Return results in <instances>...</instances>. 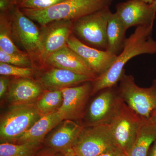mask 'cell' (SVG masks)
Instances as JSON below:
<instances>
[{
	"label": "cell",
	"mask_w": 156,
	"mask_h": 156,
	"mask_svg": "<svg viewBox=\"0 0 156 156\" xmlns=\"http://www.w3.org/2000/svg\"><path fill=\"white\" fill-rule=\"evenodd\" d=\"M153 29L151 26L136 27L126 39L122 51L117 56L110 67L92 81L91 95L117 86L125 73L124 67L131 58L142 54H156V41L152 37Z\"/></svg>",
	"instance_id": "6da1fadb"
},
{
	"label": "cell",
	"mask_w": 156,
	"mask_h": 156,
	"mask_svg": "<svg viewBox=\"0 0 156 156\" xmlns=\"http://www.w3.org/2000/svg\"><path fill=\"white\" fill-rule=\"evenodd\" d=\"M112 2V0H66L48 9H20L30 19L43 26L56 20L74 21L109 8Z\"/></svg>",
	"instance_id": "7a4b0ae2"
},
{
	"label": "cell",
	"mask_w": 156,
	"mask_h": 156,
	"mask_svg": "<svg viewBox=\"0 0 156 156\" xmlns=\"http://www.w3.org/2000/svg\"><path fill=\"white\" fill-rule=\"evenodd\" d=\"M118 89L125 103L144 119L149 120L156 110V79L149 87L142 88L136 85L133 76L125 73Z\"/></svg>",
	"instance_id": "3957f363"
},
{
	"label": "cell",
	"mask_w": 156,
	"mask_h": 156,
	"mask_svg": "<svg viewBox=\"0 0 156 156\" xmlns=\"http://www.w3.org/2000/svg\"><path fill=\"white\" fill-rule=\"evenodd\" d=\"M43 116L36 105L32 104L13 105L1 118V140L15 141Z\"/></svg>",
	"instance_id": "277c9868"
},
{
	"label": "cell",
	"mask_w": 156,
	"mask_h": 156,
	"mask_svg": "<svg viewBox=\"0 0 156 156\" xmlns=\"http://www.w3.org/2000/svg\"><path fill=\"white\" fill-rule=\"evenodd\" d=\"M112 13L107 8L76 20L73 23V34L86 44L106 50L107 30Z\"/></svg>",
	"instance_id": "5b68a950"
},
{
	"label": "cell",
	"mask_w": 156,
	"mask_h": 156,
	"mask_svg": "<svg viewBox=\"0 0 156 156\" xmlns=\"http://www.w3.org/2000/svg\"><path fill=\"white\" fill-rule=\"evenodd\" d=\"M96 94L84 115L86 123L83 127L109 125L124 102L118 91V85L102 89Z\"/></svg>",
	"instance_id": "8992f818"
},
{
	"label": "cell",
	"mask_w": 156,
	"mask_h": 156,
	"mask_svg": "<svg viewBox=\"0 0 156 156\" xmlns=\"http://www.w3.org/2000/svg\"><path fill=\"white\" fill-rule=\"evenodd\" d=\"M146 120L123 102L119 111L109 124L115 145L127 155L140 129Z\"/></svg>",
	"instance_id": "52a82bcc"
},
{
	"label": "cell",
	"mask_w": 156,
	"mask_h": 156,
	"mask_svg": "<svg viewBox=\"0 0 156 156\" xmlns=\"http://www.w3.org/2000/svg\"><path fill=\"white\" fill-rule=\"evenodd\" d=\"M115 146L109 125H100L83 127L72 148L78 156H97Z\"/></svg>",
	"instance_id": "ba28073f"
},
{
	"label": "cell",
	"mask_w": 156,
	"mask_h": 156,
	"mask_svg": "<svg viewBox=\"0 0 156 156\" xmlns=\"http://www.w3.org/2000/svg\"><path fill=\"white\" fill-rule=\"evenodd\" d=\"M73 23L72 20H59L42 26L36 58L44 63L51 54L66 46L73 33Z\"/></svg>",
	"instance_id": "9c48e42d"
},
{
	"label": "cell",
	"mask_w": 156,
	"mask_h": 156,
	"mask_svg": "<svg viewBox=\"0 0 156 156\" xmlns=\"http://www.w3.org/2000/svg\"><path fill=\"white\" fill-rule=\"evenodd\" d=\"M13 39L33 58H36L40 42V30L32 20L16 6L9 13Z\"/></svg>",
	"instance_id": "30bf717a"
},
{
	"label": "cell",
	"mask_w": 156,
	"mask_h": 156,
	"mask_svg": "<svg viewBox=\"0 0 156 156\" xmlns=\"http://www.w3.org/2000/svg\"><path fill=\"white\" fill-rule=\"evenodd\" d=\"M90 83L59 89L62 93L63 101L58 112L63 120L77 119L83 117L87 101L92 92V84Z\"/></svg>",
	"instance_id": "8fae6325"
},
{
	"label": "cell",
	"mask_w": 156,
	"mask_h": 156,
	"mask_svg": "<svg viewBox=\"0 0 156 156\" xmlns=\"http://www.w3.org/2000/svg\"><path fill=\"white\" fill-rule=\"evenodd\" d=\"M116 10L127 30L134 26H154L156 10L151 4L128 0L117 4Z\"/></svg>",
	"instance_id": "7c38bea8"
},
{
	"label": "cell",
	"mask_w": 156,
	"mask_h": 156,
	"mask_svg": "<svg viewBox=\"0 0 156 156\" xmlns=\"http://www.w3.org/2000/svg\"><path fill=\"white\" fill-rule=\"evenodd\" d=\"M67 45L85 60L98 76L105 72L116 58L117 56L106 50L86 44L73 33L69 38Z\"/></svg>",
	"instance_id": "4fadbf2b"
},
{
	"label": "cell",
	"mask_w": 156,
	"mask_h": 156,
	"mask_svg": "<svg viewBox=\"0 0 156 156\" xmlns=\"http://www.w3.org/2000/svg\"><path fill=\"white\" fill-rule=\"evenodd\" d=\"M45 64L96 79L98 76L80 56L67 45L51 54Z\"/></svg>",
	"instance_id": "5bb4252c"
},
{
	"label": "cell",
	"mask_w": 156,
	"mask_h": 156,
	"mask_svg": "<svg viewBox=\"0 0 156 156\" xmlns=\"http://www.w3.org/2000/svg\"><path fill=\"white\" fill-rule=\"evenodd\" d=\"M42 92L39 84L28 78L16 79L9 84L7 92L8 100L15 105L30 103Z\"/></svg>",
	"instance_id": "9a60e30c"
},
{
	"label": "cell",
	"mask_w": 156,
	"mask_h": 156,
	"mask_svg": "<svg viewBox=\"0 0 156 156\" xmlns=\"http://www.w3.org/2000/svg\"><path fill=\"white\" fill-rule=\"evenodd\" d=\"M82 128L73 120H64L48 138V145L54 150L66 151L72 148Z\"/></svg>",
	"instance_id": "2e32d148"
},
{
	"label": "cell",
	"mask_w": 156,
	"mask_h": 156,
	"mask_svg": "<svg viewBox=\"0 0 156 156\" xmlns=\"http://www.w3.org/2000/svg\"><path fill=\"white\" fill-rule=\"evenodd\" d=\"M62 121L58 111L44 115L25 134L14 141L17 144H39L47 134Z\"/></svg>",
	"instance_id": "e0dca14e"
},
{
	"label": "cell",
	"mask_w": 156,
	"mask_h": 156,
	"mask_svg": "<svg viewBox=\"0 0 156 156\" xmlns=\"http://www.w3.org/2000/svg\"><path fill=\"white\" fill-rule=\"evenodd\" d=\"M95 79L63 69L54 67L42 76V83L49 87L58 89L69 86L92 82Z\"/></svg>",
	"instance_id": "ac0fdd59"
},
{
	"label": "cell",
	"mask_w": 156,
	"mask_h": 156,
	"mask_svg": "<svg viewBox=\"0 0 156 156\" xmlns=\"http://www.w3.org/2000/svg\"><path fill=\"white\" fill-rule=\"evenodd\" d=\"M127 29L116 12L112 13L107 30L106 51L118 56L122 51L127 38Z\"/></svg>",
	"instance_id": "d6986e66"
},
{
	"label": "cell",
	"mask_w": 156,
	"mask_h": 156,
	"mask_svg": "<svg viewBox=\"0 0 156 156\" xmlns=\"http://www.w3.org/2000/svg\"><path fill=\"white\" fill-rule=\"evenodd\" d=\"M156 139V123L146 120L138 131L128 156H147L150 148Z\"/></svg>",
	"instance_id": "ffe728a7"
},
{
	"label": "cell",
	"mask_w": 156,
	"mask_h": 156,
	"mask_svg": "<svg viewBox=\"0 0 156 156\" xmlns=\"http://www.w3.org/2000/svg\"><path fill=\"white\" fill-rule=\"evenodd\" d=\"M0 49L9 54L25 53L14 44L9 14H0Z\"/></svg>",
	"instance_id": "44dd1931"
},
{
	"label": "cell",
	"mask_w": 156,
	"mask_h": 156,
	"mask_svg": "<svg viewBox=\"0 0 156 156\" xmlns=\"http://www.w3.org/2000/svg\"><path fill=\"white\" fill-rule=\"evenodd\" d=\"M63 101L61 90L46 92L38 101L36 105L39 111L43 115L57 112Z\"/></svg>",
	"instance_id": "7402d4cb"
},
{
	"label": "cell",
	"mask_w": 156,
	"mask_h": 156,
	"mask_svg": "<svg viewBox=\"0 0 156 156\" xmlns=\"http://www.w3.org/2000/svg\"><path fill=\"white\" fill-rule=\"evenodd\" d=\"M38 145L2 143L0 144V156H33Z\"/></svg>",
	"instance_id": "603a6c76"
},
{
	"label": "cell",
	"mask_w": 156,
	"mask_h": 156,
	"mask_svg": "<svg viewBox=\"0 0 156 156\" xmlns=\"http://www.w3.org/2000/svg\"><path fill=\"white\" fill-rule=\"evenodd\" d=\"M33 58L27 53L9 54L0 49V62L23 67L32 68Z\"/></svg>",
	"instance_id": "cb8c5ba5"
},
{
	"label": "cell",
	"mask_w": 156,
	"mask_h": 156,
	"mask_svg": "<svg viewBox=\"0 0 156 156\" xmlns=\"http://www.w3.org/2000/svg\"><path fill=\"white\" fill-rule=\"evenodd\" d=\"M33 73L32 68L20 67L0 62V74L1 76L29 78L31 76Z\"/></svg>",
	"instance_id": "d4e9b609"
},
{
	"label": "cell",
	"mask_w": 156,
	"mask_h": 156,
	"mask_svg": "<svg viewBox=\"0 0 156 156\" xmlns=\"http://www.w3.org/2000/svg\"><path fill=\"white\" fill-rule=\"evenodd\" d=\"M66 0H17V7L20 9H43Z\"/></svg>",
	"instance_id": "484cf974"
},
{
	"label": "cell",
	"mask_w": 156,
	"mask_h": 156,
	"mask_svg": "<svg viewBox=\"0 0 156 156\" xmlns=\"http://www.w3.org/2000/svg\"><path fill=\"white\" fill-rule=\"evenodd\" d=\"M17 5V0H0L1 14H9Z\"/></svg>",
	"instance_id": "4316f807"
},
{
	"label": "cell",
	"mask_w": 156,
	"mask_h": 156,
	"mask_svg": "<svg viewBox=\"0 0 156 156\" xmlns=\"http://www.w3.org/2000/svg\"><path fill=\"white\" fill-rule=\"evenodd\" d=\"M97 156H128L120 148L116 146L109 149Z\"/></svg>",
	"instance_id": "83f0119b"
},
{
	"label": "cell",
	"mask_w": 156,
	"mask_h": 156,
	"mask_svg": "<svg viewBox=\"0 0 156 156\" xmlns=\"http://www.w3.org/2000/svg\"><path fill=\"white\" fill-rule=\"evenodd\" d=\"M9 79L6 76L0 77V97L2 98L9 88Z\"/></svg>",
	"instance_id": "f1b7e54d"
},
{
	"label": "cell",
	"mask_w": 156,
	"mask_h": 156,
	"mask_svg": "<svg viewBox=\"0 0 156 156\" xmlns=\"http://www.w3.org/2000/svg\"><path fill=\"white\" fill-rule=\"evenodd\" d=\"M147 156H156V139L150 148Z\"/></svg>",
	"instance_id": "f546056e"
},
{
	"label": "cell",
	"mask_w": 156,
	"mask_h": 156,
	"mask_svg": "<svg viewBox=\"0 0 156 156\" xmlns=\"http://www.w3.org/2000/svg\"><path fill=\"white\" fill-rule=\"evenodd\" d=\"M76 155L74 151L72 148L64 152L63 156H75Z\"/></svg>",
	"instance_id": "4dcf8cb0"
},
{
	"label": "cell",
	"mask_w": 156,
	"mask_h": 156,
	"mask_svg": "<svg viewBox=\"0 0 156 156\" xmlns=\"http://www.w3.org/2000/svg\"><path fill=\"white\" fill-rule=\"evenodd\" d=\"M149 120L153 122L156 123V110L153 113L151 116Z\"/></svg>",
	"instance_id": "1f68e13d"
},
{
	"label": "cell",
	"mask_w": 156,
	"mask_h": 156,
	"mask_svg": "<svg viewBox=\"0 0 156 156\" xmlns=\"http://www.w3.org/2000/svg\"><path fill=\"white\" fill-rule=\"evenodd\" d=\"M135 1L142 2L146 3V4H151L154 0H135Z\"/></svg>",
	"instance_id": "d6a6232c"
},
{
	"label": "cell",
	"mask_w": 156,
	"mask_h": 156,
	"mask_svg": "<svg viewBox=\"0 0 156 156\" xmlns=\"http://www.w3.org/2000/svg\"><path fill=\"white\" fill-rule=\"evenodd\" d=\"M151 5H152V6L156 10V0H154Z\"/></svg>",
	"instance_id": "836d02e7"
},
{
	"label": "cell",
	"mask_w": 156,
	"mask_h": 156,
	"mask_svg": "<svg viewBox=\"0 0 156 156\" xmlns=\"http://www.w3.org/2000/svg\"><path fill=\"white\" fill-rule=\"evenodd\" d=\"M75 156H78L76 155H75Z\"/></svg>",
	"instance_id": "e575fe53"
}]
</instances>
